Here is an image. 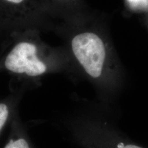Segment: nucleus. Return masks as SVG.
<instances>
[{"instance_id":"1","label":"nucleus","mask_w":148,"mask_h":148,"mask_svg":"<svg viewBox=\"0 0 148 148\" xmlns=\"http://www.w3.org/2000/svg\"><path fill=\"white\" fill-rule=\"evenodd\" d=\"M26 30L9 34L8 45L0 57V71L18 77L35 78L50 70V64L42 55V46Z\"/></svg>"},{"instance_id":"2","label":"nucleus","mask_w":148,"mask_h":148,"mask_svg":"<svg viewBox=\"0 0 148 148\" xmlns=\"http://www.w3.org/2000/svg\"><path fill=\"white\" fill-rule=\"evenodd\" d=\"M69 131L71 141L81 148H143L101 118H76L70 121Z\"/></svg>"},{"instance_id":"3","label":"nucleus","mask_w":148,"mask_h":148,"mask_svg":"<svg viewBox=\"0 0 148 148\" xmlns=\"http://www.w3.org/2000/svg\"><path fill=\"white\" fill-rule=\"evenodd\" d=\"M42 20L41 11L32 0H0V33L34 30Z\"/></svg>"},{"instance_id":"4","label":"nucleus","mask_w":148,"mask_h":148,"mask_svg":"<svg viewBox=\"0 0 148 148\" xmlns=\"http://www.w3.org/2000/svg\"><path fill=\"white\" fill-rule=\"evenodd\" d=\"M71 49L76 60L90 77L101 76L106 60L104 42L97 34L90 32L79 33L71 40Z\"/></svg>"},{"instance_id":"5","label":"nucleus","mask_w":148,"mask_h":148,"mask_svg":"<svg viewBox=\"0 0 148 148\" xmlns=\"http://www.w3.org/2000/svg\"><path fill=\"white\" fill-rule=\"evenodd\" d=\"M10 107L8 103L0 102V130L2 129L10 115Z\"/></svg>"},{"instance_id":"6","label":"nucleus","mask_w":148,"mask_h":148,"mask_svg":"<svg viewBox=\"0 0 148 148\" xmlns=\"http://www.w3.org/2000/svg\"><path fill=\"white\" fill-rule=\"evenodd\" d=\"M4 148H31V147L25 138L20 137L10 140Z\"/></svg>"},{"instance_id":"7","label":"nucleus","mask_w":148,"mask_h":148,"mask_svg":"<svg viewBox=\"0 0 148 148\" xmlns=\"http://www.w3.org/2000/svg\"><path fill=\"white\" fill-rule=\"evenodd\" d=\"M129 4L135 8H145L148 7V0H127Z\"/></svg>"}]
</instances>
